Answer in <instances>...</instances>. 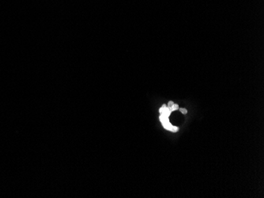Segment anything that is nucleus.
I'll use <instances>...</instances> for the list:
<instances>
[{
	"mask_svg": "<svg viewBox=\"0 0 264 198\" xmlns=\"http://www.w3.org/2000/svg\"><path fill=\"white\" fill-rule=\"evenodd\" d=\"M163 126L165 129L168 130H171L173 126H172V124H170V122H169V124H165V125H163Z\"/></svg>",
	"mask_w": 264,
	"mask_h": 198,
	"instance_id": "obj_1",
	"label": "nucleus"
},
{
	"mask_svg": "<svg viewBox=\"0 0 264 198\" xmlns=\"http://www.w3.org/2000/svg\"><path fill=\"white\" fill-rule=\"evenodd\" d=\"M179 128L177 126H172V130H171V131H172V132H177Z\"/></svg>",
	"mask_w": 264,
	"mask_h": 198,
	"instance_id": "obj_2",
	"label": "nucleus"
},
{
	"mask_svg": "<svg viewBox=\"0 0 264 198\" xmlns=\"http://www.w3.org/2000/svg\"><path fill=\"white\" fill-rule=\"evenodd\" d=\"M180 112L181 113H183V114H187V110H186V109H184V108H180Z\"/></svg>",
	"mask_w": 264,
	"mask_h": 198,
	"instance_id": "obj_3",
	"label": "nucleus"
},
{
	"mask_svg": "<svg viewBox=\"0 0 264 198\" xmlns=\"http://www.w3.org/2000/svg\"><path fill=\"white\" fill-rule=\"evenodd\" d=\"M173 104H174V103H173L172 101H169V104H168V106H169V108H171V106H172Z\"/></svg>",
	"mask_w": 264,
	"mask_h": 198,
	"instance_id": "obj_4",
	"label": "nucleus"
}]
</instances>
